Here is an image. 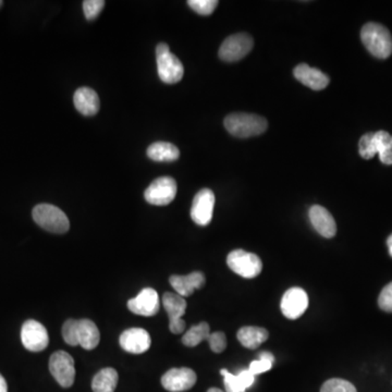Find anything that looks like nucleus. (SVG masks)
Returning <instances> with one entry per match:
<instances>
[{
  "mask_svg": "<svg viewBox=\"0 0 392 392\" xmlns=\"http://www.w3.org/2000/svg\"><path fill=\"white\" fill-rule=\"evenodd\" d=\"M34 222H37L41 228L51 234H65L70 229V222L67 215L51 204H39L34 207Z\"/></svg>",
  "mask_w": 392,
  "mask_h": 392,
  "instance_id": "7ed1b4c3",
  "label": "nucleus"
},
{
  "mask_svg": "<svg viewBox=\"0 0 392 392\" xmlns=\"http://www.w3.org/2000/svg\"><path fill=\"white\" fill-rule=\"evenodd\" d=\"M210 347L215 353H222L227 348L226 334L222 331L213 332L208 337Z\"/></svg>",
  "mask_w": 392,
  "mask_h": 392,
  "instance_id": "473e14b6",
  "label": "nucleus"
},
{
  "mask_svg": "<svg viewBox=\"0 0 392 392\" xmlns=\"http://www.w3.org/2000/svg\"><path fill=\"white\" fill-rule=\"evenodd\" d=\"M375 141L381 163L392 165V135L386 131H378L375 133Z\"/></svg>",
  "mask_w": 392,
  "mask_h": 392,
  "instance_id": "a878e982",
  "label": "nucleus"
},
{
  "mask_svg": "<svg viewBox=\"0 0 392 392\" xmlns=\"http://www.w3.org/2000/svg\"><path fill=\"white\" fill-rule=\"evenodd\" d=\"M163 305L168 314L170 331L175 334H182L186 329V322L182 320L186 310L184 298L178 293L166 292L163 296Z\"/></svg>",
  "mask_w": 392,
  "mask_h": 392,
  "instance_id": "6e6552de",
  "label": "nucleus"
},
{
  "mask_svg": "<svg viewBox=\"0 0 392 392\" xmlns=\"http://www.w3.org/2000/svg\"><path fill=\"white\" fill-rule=\"evenodd\" d=\"M254 41L246 33H238L227 37L219 49V57L227 63H234L244 58L252 51Z\"/></svg>",
  "mask_w": 392,
  "mask_h": 392,
  "instance_id": "423d86ee",
  "label": "nucleus"
},
{
  "mask_svg": "<svg viewBox=\"0 0 392 392\" xmlns=\"http://www.w3.org/2000/svg\"><path fill=\"white\" fill-rule=\"evenodd\" d=\"M188 5L198 15H210L218 6V1L216 0H190L188 1Z\"/></svg>",
  "mask_w": 392,
  "mask_h": 392,
  "instance_id": "c756f323",
  "label": "nucleus"
},
{
  "mask_svg": "<svg viewBox=\"0 0 392 392\" xmlns=\"http://www.w3.org/2000/svg\"><path fill=\"white\" fill-rule=\"evenodd\" d=\"M360 155L364 159H371L377 154L375 133H367L361 137L359 143Z\"/></svg>",
  "mask_w": 392,
  "mask_h": 392,
  "instance_id": "cd10ccee",
  "label": "nucleus"
},
{
  "mask_svg": "<svg viewBox=\"0 0 392 392\" xmlns=\"http://www.w3.org/2000/svg\"><path fill=\"white\" fill-rule=\"evenodd\" d=\"M361 39L372 55L379 59H386L392 53V37L387 27L375 22L364 25Z\"/></svg>",
  "mask_w": 392,
  "mask_h": 392,
  "instance_id": "f257e3e1",
  "label": "nucleus"
},
{
  "mask_svg": "<svg viewBox=\"0 0 392 392\" xmlns=\"http://www.w3.org/2000/svg\"><path fill=\"white\" fill-rule=\"evenodd\" d=\"M310 222L316 232L325 238H334L337 234V225L334 217L326 210L325 207L314 205L310 210Z\"/></svg>",
  "mask_w": 392,
  "mask_h": 392,
  "instance_id": "dca6fc26",
  "label": "nucleus"
},
{
  "mask_svg": "<svg viewBox=\"0 0 392 392\" xmlns=\"http://www.w3.org/2000/svg\"><path fill=\"white\" fill-rule=\"evenodd\" d=\"M49 371L61 387L70 388L75 383V360L67 352L57 351L51 356Z\"/></svg>",
  "mask_w": 392,
  "mask_h": 392,
  "instance_id": "39448f33",
  "label": "nucleus"
},
{
  "mask_svg": "<svg viewBox=\"0 0 392 392\" xmlns=\"http://www.w3.org/2000/svg\"><path fill=\"white\" fill-rule=\"evenodd\" d=\"M220 374L224 376L226 392H246L248 387L255 381V376L248 369L241 371L238 375H234L227 369H222Z\"/></svg>",
  "mask_w": 392,
  "mask_h": 392,
  "instance_id": "412c9836",
  "label": "nucleus"
},
{
  "mask_svg": "<svg viewBox=\"0 0 392 392\" xmlns=\"http://www.w3.org/2000/svg\"><path fill=\"white\" fill-rule=\"evenodd\" d=\"M207 392H225L222 389H218V388H210V389L207 390Z\"/></svg>",
  "mask_w": 392,
  "mask_h": 392,
  "instance_id": "e433bc0d",
  "label": "nucleus"
},
{
  "mask_svg": "<svg viewBox=\"0 0 392 392\" xmlns=\"http://www.w3.org/2000/svg\"><path fill=\"white\" fill-rule=\"evenodd\" d=\"M21 341L29 351L41 352L49 346V332L41 322L29 320L22 326Z\"/></svg>",
  "mask_w": 392,
  "mask_h": 392,
  "instance_id": "1a4fd4ad",
  "label": "nucleus"
},
{
  "mask_svg": "<svg viewBox=\"0 0 392 392\" xmlns=\"http://www.w3.org/2000/svg\"><path fill=\"white\" fill-rule=\"evenodd\" d=\"M293 73L296 79L298 80L302 84L314 91H322L329 84V77L325 73H322L315 68H310L306 63L296 65Z\"/></svg>",
  "mask_w": 392,
  "mask_h": 392,
  "instance_id": "f3484780",
  "label": "nucleus"
},
{
  "mask_svg": "<svg viewBox=\"0 0 392 392\" xmlns=\"http://www.w3.org/2000/svg\"><path fill=\"white\" fill-rule=\"evenodd\" d=\"M169 282L179 296L186 298V296H192L195 290L203 288L206 282V278L203 272H194L186 276L175 274V276L170 277Z\"/></svg>",
  "mask_w": 392,
  "mask_h": 392,
  "instance_id": "a211bd4d",
  "label": "nucleus"
},
{
  "mask_svg": "<svg viewBox=\"0 0 392 392\" xmlns=\"http://www.w3.org/2000/svg\"><path fill=\"white\" fill-rule=\"evenodd\" d=\"M196 379V374L191 368H171L161 377V385L167 391L182 392L191 389Z\"/></svg>",
  "mask_w": 392,
  "mask_h": 392,
  "instance_id": "9b49d317",
  "label": "nucleus"
},
{
  "mask_svg": "<svg viewBox=\"0 0 392 392\" xmlns=\"http://www.w3.org/2000/svg\"><path fill=\"white\" fill-rule=\"evenodd\" d=\"M225 127L230 134L241 139L256 137L267 129L266 119L252 113H232L225 119Z\"/></svg>",
  "mask_w": 392,
  "mask_h": 392,
  "instance_id": "f03ea898",
  "label": "nucleus"
},
{
  "mask_svg": "<svg viewBox=\"0 0 392 392\" xmlns=\"http://www.w3.org/2000/svg\"><path fill=\"white\" fill-rule=\"evenodd\" d=\"M282 312L289 320L301 317L308 306V293L302 288H291L282 296Z\"/></svg>",
  "mask_w": 392,
  "mask_h": 392,
  "instance_id": "ddd939ff",
  "label": "nucleus"
},
{
  "mask_svg": "<svg viewBox=\"0 0 392 392\" xmlns=\"http://www.w3.org/2000/svg\"><path fill=\"white\" fill-rule=\"evenodd\" d=\"M147 156L154 161H175L180 157L178 147L168 142L153 143L147 148Z\"/></svg>",
  "mask_w": 392,
  "mask_h": 392,
  "instance_id": "b1692460",
  "label": "nucleus"
},
{
  "mask_svg": "<svg viewBox=\"0 0 392 392\" xmlns=\"http://www.w3.org/2000/svg\"><path fill=\"white\" fill-rule=\"evenodd\" d=\"M215 194L210 189H203L195 195L191 208V218L198 226H207L214 214Z\"/></svg>",
  "mask_w": 392,
  "mask_h": 392,
  "instance_id": "9d476101",
  "label": "nucleus"
},
{
  "mask_svg": "<svg viewBox=\"0 0 392 392\" xmlns=\"http://www.w3.org/2000/svg\"><path fill=\"white\" fill-rule=\"evenodd\" d=\"M274 362V356L270 352L264 351L260 354V359L256 361H253L250 364L248 371L253 375H260V374L265 373V372L272 369V363Z\"/></svg>",
  "mask_w": 392,
  "mask_h": 392,
  "instance_id": "bb28decb",
  "label": "nucleus"
},
{
  "mask_svg": "<svg viewBox=\"0 0 392 392\" xmlns=\"http://www.w3.org/2000/svg\"><path fill=\"white\" fill-rule=\"evenodd\" d=\"M157 70L161 81L167 84L180 82L184 75V68L178 57L170 51L156 55Z\"/></svg>",
  "mask_w": 392,
  "mask_h": 392,
  "instance_id": "f8f14e48",
  "label": "nucleus"
},
{
  "mask_svg": "<svg viewBox=\"0 0 392 392\" xmlns=\"http://www.w3.org/2000/svg\"><path fill=\"white\" fill-rule=\"evenodd\" d=\"M101 341V334L95 322L89 320H79L77 324V342L85 350H93Z\"/></svg>",
  "mask_w": 392,
  "mask_h": 392,
  "instance_id": "aec40b11",
  "label": "nucleus"
},
{
  "mask_svg": "<svg viewBox=\"0 0 392 392\" xmlns=\"http://www.w3.org/2000/svg\"><path fill=\"white\" fill-rule=\"evenodd\" d=\"M73 103L77 110L82 113L83 116L87 117L96 115L101 106L99 95L94 89L89 87H80L77 89L73 96Z\"/></svg>",
  "mask_w": 392,
  "mask_h": 392,
  "instance_id": "6ab92c4d",
  "label": "nucleus"
},
{
  "mask_svg": "<svg viewBox=\"0 0 392 392\" xmlns=\"http://www.w3.org/2000/svg\"><path fill=\"white\" fill-rule=\"evenodd\" d=\"M320 392H358L353 384L350 383L348 380L339 379V378H334L326 381L322 386Z\"/></svg>",
  "mask_w": 392,
  "mask_h": 392,
  "instance_id": "c85d7f7f",
  "label": "nucleus"
},
{
  "mask_svg": "<svg viewBox=\"0 0 392 392\" xmlns=\"http://www.w3.org/2000/svg\"><path fill=\"white\" fill-rule=\"evenodd\" d=\"M0 392H8V386L5 378L0 375Z\"/></svg>",
  "mask_w": 392,
  "mask_h": 392,
  "instance_id": "f704fd0d",
  "label": "nucleus"
},
{
  "mask_svg": "<svg viewBox=\"0 0 392 392\" xmlns=\"http://www.w3.org/2000/svg\"><path fill=\"white\" fill-rule=\"evenodd\" d=\"M387 246L389 248V254L392 258V234L387 239Z\"/></svg>",
  "mask_w": 392,
  "mask_h": 392,
  "instance_id": "c9c22d12",
  "label": "nucleus"
},
{
  "mask_svg": "<svg viewBox=\"0 0 392 392\" xmlns=\"http://www.w3.org/2000/svg\"><path fill=\"white\" fill-rule=\"evenodd\" d=\"M118 379V373L115 368H103L93 378L91 389L94 392H115Z\"/></svg>",
  "mask_w": 392,
  "mask_h": 392,
  "instance_id": "5701e85b",
  "label": "nucleus"
},
{
  "mask_svg": "<svg viewBox=\"0 0 392 392\" xmlns=\"http://www.w3.org/2000/svg\"><path fill=\"white\" fill-rule=\"evenodd\" d=\"M103 7H105V1L103 0H85L83 1V11H84L85 18L89 21L96 19Z\"/></svg>",
  "mask_w": 392,
  "mask_h": 392,
  "instance_id": "2f4dec72",
  "label": "nucleus"
},
{
  "mask_svg": "<svg viewBox=\"0 0 392 392\" xmlns=\"http://www.w3.org/2000/svg\"><path fill=\"white\" fill-rule=\"evenodd\" d=\"M378 305L381 310L392 313V282L384 288L378 298Z\"/></svg>",
  "mask_w": 392,
  "mask_h": 392,
  "instance_id": "72a5a7b5",
  "label": "nucleus"
},
{
  "mask_svg": "<svg viewBox=\"0 0 392 392\" xmlns=\"http://www.w3.org/2000/svg\"><path fill=\"white\" fill-rule=\"evenodd\" d=\"M239 341L248 349H256L270 337L267 330L262 327H242L236 334Z\"/></svg>",
  "mask_w": 392,
  "mask_h": 392,
  "instance_id": "4be33fe9",
  "label": "nucleus"
},
{
  "mask_svg": "<svg viewBox=\"0 0 392 392\" xmlns=\"http://www.w3.org/2000/svg\"><path fill=\"white\" fill-rule=\"evenodd\" d=\"M159 298L156 290L145 288L134 298L128 301V308L137 315L151 317L159 312Z\"/></svg>",
  "mask_w": 392,
  "mask_h": 392,
  "instance_id": "4468645a",
  "label": "nucleus"
},
{
  "mask_svg": "<svg viewBox=\"0 0 392 392\" xmlns=\"http://www.w3.org/2000/svg\"><path fill=\"white\" fill-rule=\"evenodd\" d=\"M77 324L79 320H68L63 326V337L65 343L71 347L79 346L77 342Z\"/></svg>",
  "mask_w": 392,
  "mask_h": 392,
  "instance_id": "7c9ffc66",
  "label": "nucleus"
},
{
  "mask_svg": "<svg viewBox=\"0 0 392 392\" xmlns=\"http://www.w3.org/2000/svg\"><path fill=\"white\" fill-rule=\"evenodd\" d=\"M3 1H1V0H0V7H1V6H3Z\"/></svg>",
  "mask_w": 392,
  "mask_h": 392,
  "instance_id": "4c0bfd02",
  "label": "nucleus"
},
{
  "mask_svg": "<svg viewBox=\"0 0 392 392\" xmlns=\"http://www.w3.org/2000/svg\"><path fill=\"white\" fill-rule=\"evenodd\" d=\"M119 342L125 351L133 354H142L149 349L152 340L146 330L142 328H130L121 334Z\"/></svg>",
  "mask_w": 392,
  "mask_h": 392,
  "instance_id": "2eb2a0df",
  "label": "nucleus"
},
{
  "mask_svg": "<svg viewBox=\"0 0 392 392\" xmlns=\"http://www.w3.org/2000/svg\"><path fill=\"white\" fill-rule=\"evenodd\" d=\"M210 334V325L207 322H203L198 325L192 326L188 331L184 334L182 342L186 347H196L204 340H208Z\"/></svg>",
  "mask_w": 392,
  "mask_h": 392,
  "instance_id": "393cba45",
  "label": "nucleus"
},
{
  "mask_svg": "<svg viewBox=\"0 0 392 392\" xmlns=\"http://www.w3.org/2000/svg\"><path fill=\"white\" fill-rule=\"evenodd\" d=\"M177 195V183L170 177H161L151 183L145 190L144 198L147 203L156 206L170 204Z\"/></svg>",
  "mask_w": 392,
  "mask_h": 392,
  "instance_id": "0eeeda50",
  "label": "nucleus"
},
{
  "mask_svg": "<svg viewBox=\"0 0 392 392\" xmlns=\"http://www.w3.org/2000/svg\"><path fill=\"white\" fill-rule=\"evenodd\" d=\"M227 264L232 272L246 279L255 278L262 272L263 263L256 254L244 250H234L227 258Z\"/></svg>",
  "mask_w": 392,
  "mask_h": 392,
  "instance_id": "20e7f679",
  "label": "nucleus"
}]
</instances>
